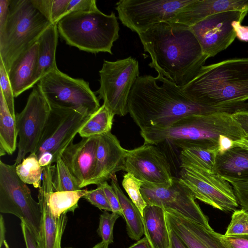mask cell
I'll return each instance as SVG.
<instances>
[{
  "instance_id": "6da1fadb",
  "label": "cell",
  "mask_w": 248,
  "mask_h": 248,
  "mask_svg": "<svg viewBox=\"0 0 248 248\" xmlns=\"http://www.w3.org/2000/svg\"><path fill=\"white\" fill-rule=\"evenodd\" d=\"M245 109L243 102L210 106L195 102L180 87L158 74L139 76L128 99V113L140 131L164 127L193 114L227 113L233 114Z\"/></svg>"
},
{
  "instance_id": "7a4b0ae2",
  "label": "cell",
  "mask_w": 248,
  "mask_h": 248,
  "mask_svg": "<svg viewBox=\"0 0 248 248\" xmlns=\"http://www.w3.org/2000/svg\"><path fill=\"white\" fill-rule=\"evenodd\" d=\"M148 64L180 87L189 83L208 58L189 27L165 21L138 34Z\"/></svg>"
},
{
  "instance_id": "3957f363",
  "label": "cell",
  "mask_w": 248,
  "mask_h": 248,
  "mask_svg": "<svg viewBox=\"0 0 248 248\" xmlns=\"http://www.w3.org/2000/svg\"><path fill=\"white\" fill-rule=\"evenodd\" d=\"M144 144L157 145L168 141L181 150L192 146L218 149L225 137L234 142L246 135L232 114L215 113L184 117L169 126L151 127L140 131Z\"/></svg>"
},
{
  "instance_id": "277c9868",
  "label": "cell",
  "mask_w": 248,
  "mask_h": 248,
  "mask_svg": "<svg viewBox=\"0 0 248 248\" xmlns=\"http://www.w3.org/2000/svg\"><path fill=\"white\" fill-rule=\"evenodd\" d=\"M180 88L195 102L206 105L245 102L248 100V58L203 65Z\"/></svg>"
},
{
  "instance_id": "5b68a950",
  "label": "cell",
  "mask_w": 248,
  "mask_h": 248,
  "mask_svg": "<svg viewBox=\"0 0 248 248\" xmlns=\"http://www.w3.org/2000/svg\"><path fill=\"white\" fill-rule=\"evenodd\" d=\"M56 24L59 34L67 45L92 53L113 54L112 47L120 30L115 13L106 15L98 9L72 12Z\"/></svg>"
},
{
  "instance_id": "8992f818",
  "label": "cell",
  "mask_w": 248,
  "mask_h": 248,
  "mask_svg": "<svg viewBox=\"0 0 248 248\" xmlns=\"http://www.w3.org/2000/svg\"><path fill=\"white\" fill-rule=\"evenodd\" d=\"M51 24L31 0H11L8 18L0 32V60L8 73Z\"/></svg>"
},
{
  "instance_id": "52a82bcc",
  "label": "cell",
  "mask_w": 248,
  "mask_h": 248,
  "mask_svg": "<svg viewBox=\"0 0 248 248\" xmlns=\"http://www.w3.org/2000/svg\"><path fill=\"white\" fill-rule=\"evenodd\" d=\"M37 85L52 108L74 109L92 115L101 107L88 82L72 78L58 68L44 76Z\"/></svg>"
},
{
  "instance_id": "ba28073f",
  "label": "cell",
  "mask_w": 248,
  "mask_h": 248,
  "mask_svg": "<svg viewBox=\"0 0 248 248\" xmlns=\"http://www.w3.org/2000/svg\"><path fill=\"white\" fill-rule=\"evenodd\" d=\"M100 87L96 91L99 99L114 115L128 113V99L139 76L138 61L132 57L111 62L104 60L99 72Z\"/></svg>"
},
{
  "instance_id": "9c48e42d",
  "label": "cell",
  "mask_w": 248,
  "mask_h": 248,
  "mask_svg": "<svg viewBox=\"0 0 248 248\" xmlns=\"http://www.w3.org/2000/svg\"><path fill=\"white\" fill-rule=\"evenodd\" d=\"M16 166L0 160V212L18 217L30 228L37 239L41 216L40 205L17 175Z\"/></svg>"
},
{
  "instance_id": "30bf717a",
  "label": "cell",
  "mask_w": 248,
  "mask_h": 248,
  "mask_svg": "<svg viewBox=\"0 0 248 248\" xmlns=\"http://www.w3.org/2000/svg\"><path fill=\"white\" fill-rule=\"evenodd\" d=\"M179 179L192 191L195 199L225 212L234 211L238 202L232 186L220 176L180 157Z\"/></svg>"
},
{
  "instance_id": "8fae6325",
  "label": "cell",
  "mask_w": 248,
  "mask_h": 248,
  "mask_svg": "<svg viewBox=\"0 0 248 248\" xmlns=\"http://www.w3.org/2000/svg\"><path fill=\"white\" fill-rule=\"evenodd\" d=\"M140 192L147 204L159 206L165 211L174 212L208 229H213L191 190L178 178L173 176L171 185L169 186L143 182Z\"/></svg>"
},
{
  "instance_id": "7c38bea8",
  "label": "cell",
  "mask_w": 248,
  "mask_h": 248,
  "mask_svg": "<svg viewBox=\"0 0 248 248\" xmlns=\"http://www.w3.org/2000/svg\"><path fill=\"white\" fill-rule=\"evenodd\" d=\"M192 0H120L115 9L121 23L138 34L169 21Z\"/></svg>"
},
{
  "instance_id": "4fadbf2b",
  "label": "cell",
  "mask_w": 248,
  "mask_h": 248,
  "mask_svg": "<svg viewBox=\"0 0 248 248\" xmlns=\"http://www.w3.org/2000/svg\"><path fill=\"white\" fill-rule=\"evenodd\" d=\"M91 115L80 111L51 107L48 118L35 151L38 157L44 152L53 155L55 163Z\"/></svg>"
},
{
  "instance_id": "5bb4252c",
  "label": "cell",
  "mask_w": 248,
  "mask_h": 248,
  "mask_svg": "<svg viewBox=\"0 0 248 248\" xmlns=\"http://www.w3.org/2000/svg\"><path fill=\"white\" fill-rule=\"evenodd\" d=\"M51 110V107L37 85L29 96L24 109L16 115L19 137L15 164H20L28 153H35Z\"/></svg>"
},
{
  "instance_id": "9a60e30c",
  "label": "cell",
  "mask_w": 248,
  "mask_h": 248,
  "mask_svg": "<svg viewBox=\"0 0 248 248\" xmlns=\"http://www.w3.org/2000/svg\"><path fill=\"white\" fill-rule=\"evenodd\" d=\"M248 12L229 11L209 16L191 26L202 52L208 58L226 49L237 37L236 28Z\"/></svg>"
},
{
  "instance_id": "2e32d148",
  "label": "cell",
  "mask_w": 248,
  "mask_h": 248,
  "mask_svg": "<svg viewBox=\"0 0 248 248\" xmlns=\"http://www.w3.org/2000/svg\"><path fill=\"white\" fill-rule=\"evenodd\" d=\"M156 145L144 143L127 150L124 170L143 183L169 186L173 177L170 164L166 155Z\"/></svg>"
},
{
  "instance_id": "e0dca14e",
  "label": "cell",
  "mask_w": 248,
  "mask_h": 248,
  "mask_svg": "<svg viewBox=\"0 0 248 248\" xmlns=\"http://www.w3.org/2000/svg\"><path fill=\"white\" fill-rule=\"evenodd\" d=\"M54 165L43 167V183L38 190V202L41 216L40 230L36 239L39 248H62L61 241L67 225L66 214L56 217L52 214L47 203L49 187L52 185Z\"/></svg>"
},
{
  "instance_id": "ac0fdd59",
  "label": "cell",
  "mask_w": 248,
  "mask_h": 248,
  "mask_svg": "<svg viewBox=\"0 0 248 248\" xmlns=\"http://www.w3.org/2000/svg\"><path fill=\"white\" fill-rule=\"evenodd\" d=\"M127 151L111 132L98 136L95 168L87 186L107 182L116 172L124 170Z\"/></svg>"
},
{
  "instance_id": "d6986e66",
  "label": "cell",
  "mask_w": 248,
  "mask_h": 248,
  "mask_svg": "<svg viewBox=\"0 0 248 248\" xmlns=\"http://www.w3.org/2000/svg\"><path fill=\"white\" fill-rule=\"evenodd\" d=\"M168 227L187 248H230L222 234L191 221L174 212L165 211Z\"/></svg>"
},
{
  "instance_id": "ffe728a7",
  "label": "cell",
  "mask_w": 248,
  "mask_h": 248,
  "mask_svg": "<svg viewBox=\"0 0 248 248\" xmlns=\"http://www.w3.org/2000/svg\"><path fill=\"white\" fill-rule=\"evenodd\" d=\"M98 140V136L82 138L78 142L70 144L61 155L81 189L87 186L93 174Z\"/></svg>"
},
{
  "instance_id": "44dd1931",
  "label": "cell",
  "mask_w": 248,
  "mask_h": 248,
  "mask_svg": "<svg viewBox=\"0 0 248 248\" xmlns=\"http://www.w3.org/2000/svg\"><path fill=\"white\" fill-rule=\"evenodd\" d=\"M234 10L248 12V0H192L168 22L190 27L209 16Z\"/></svg>"
},
{
  "instance_id": "7402d4cb",
  "label": "cell",
  "mask_w": 248,
  "mask_h": 248,
  "mask_svg": "<svg viewBox=\"0 0 248 248\" xmlns=\"http://www.w3.org/2000/svg\"><path fill=\"white\" fill-rule=\"evenodd\" d=\"M214 172L229 183L248 181V150L233 146L218 153Z\"/></svg>"
},
{
  "instance_id": "603a6c76",
  "label": "cell",
  "mask_w": 248,
  "mask_h": 248,
  "mask_svg": "<svg viewBox=\"0 0 248 248\" xmlns=\"http://www.w3.org/2000/svg\"><path fill=\"white\" fill-rule=\"evenodd\" d=\"M38 48L36 42L15 61L8 73L15 97L36 83Z\"/></svg>"
},
{
  "instance_id": "cb8c5ba5",
  "label": "cell",
  "mask_w": 248,
  "mask_h": 248,
  "mask_svg": "<svg viewBox=\"0 0 248 248\" xmlns=\"http://www.w3.org/2000/svg\"><path fill=\"white\" fill-rule=\"evenodd\" d=\"M145 236L152 248H170L165 211L155 205L146 206L142 212Z\"/></svg>"
},
{
  "instance_id": "d4e9b609",
  "label": "cell",
  "mask_w": 248,
  "mask_h": 248,
  "mask_svg": "<svg viewBox=\"0 0 248 248\" xmlns=\"http://www.w3.org/2000/svg\"><path fill=\"white\" fill-rule=\"evenodd\" d=\"M56 24H51L38 38L37 66L35 82L50 72L58 68L56 63V51L58 41Z\"/></svg>"
},
{
  "instance_id": "484cf974",
  "label": "cell",
  "mask_w": 248,
  "mask_h": 248,
  "mask_svg": "<svg viewBox=\"0 0 248 248\" xmlns=\"http://www.w3.org/2000/svg\"><path fill=\"white\" fill-rule=\"evenodd\" d=\"M111 186L117 195L126 222V229L129 237L138 241L144 234L142 216L137 207L122 190L116 174L110 179Z\"/></svg>"
},
{
  "instance_id": "4316f807",
  "label": "cell",
  "mask_w": 248,
  "mask_h": 248,
  "mask_svg": "<svg viewBox=\"0 0 248 248\" xmlns=\"http://www.w3.org/2000/svg\"><path fill=\"white\" fill-rule=\"evenodd\" d=\"M18 136L16 119L12 116L0 93V155H12L16 150Z\"/></svg>"
},
{
  "instance_id": "83f0119b",
  "label": "cell",
  "mask_w": 248,
  "mask_h": 248,
  "mask_svg": "<svg viewBox=\"0 0 248 248\" xmlns=\"http://www.w3.org/2000/svg\"><path fill=\"white\" fill-rule=\"evenodd\" d=\"M87 189L73 191H55L52 185L49 188L47 203L52 214L60 217L68 212H74L78 208L79 199L83 197Z\"/></svg>"
},
{
  "instance_id": "f1b7e54d",
  "label": "cell",
  "mask_w": 248,
  "mask_h": 248,
  "mask_svg": "<svg viewBox=\"0 0 248 248\" xmlns=\"http://www.w3.org/2000/svg\"><path fill=\"white\" fill-rule=\"evenodd\" d=\"M114 115L102 105L78 132L81 138L100 136L111 132Z\"/></svg>"
},
{
  "instance_id": "f546056e",
  "label": "cell",
  "mask_w": 248,
  "mask_h": 248,
  "mask_svg": "<svg viewBox=\"0 0 248 248\" xmlns=\"http://www.w3.org/2000/svg\"><path fill=\"white\" fill-rule=\"evenodd\" d=\"M218 149L201 146H192L181 150L180 157L211 172L215 167Z\"/></svg>"
},
{
  "instance_id": "4dcf8cb0",
  "label": "cell",
  "mask_w": 248,
  "mask_h": 248,
  "mask_svg": "<svg viewBox=\"0 0 248 248\" xmlns=\"http://www.w3.org/2000/svg\"><path fill=\"white\" fill-rule=\"evenodd\" d=\"M16 171L19 178L26 184L35 188L41 186V176L43 167L39 164L35 153H31L16 166Z\"/></svg>"
},
{
  "instance_id": "1f68e13d",
  "label": "cell",
  "mask_w": 248,
  "mask_h": 248,
  "mask_svg": "<svg viewBox=\"0 0 248 248\" xmlns=\"http://www.w3.org/2000/svg\"><path fill=\"white\" fill-rule=\"evenodd\" d=\"M54 165L52 183L55 191H73L81 188L77 179L60 157Z\"/></svg>"
},
{
  "instance_id": "d6a6232c",
  "label": "cell",
  "mask_w": 248,
  "mask_h": 248,
  "mask_svg": "<svg viewBox=\"0 0 248 248\" xmlns=\"http://www.w3.org/2000/svg\"><path fill=\"white\" fill-rule=\"evenodd\" d=\"M70 0H31V1L52 24H57L65 16Z\"/></svg>"
},
{
  "instance_id": "836d02e7",
  "label": "cell",
  "mask_w": 248,
  "mask_h": 248,
  "mask_svg": "<svg viewBox=\"0 0 248 248\" xmlns=\"http://www.w3.org/2000/svg\"><path fill=\"white\" fill-rule=\"evenodd\" d=\"M122 186L128 194L130 200L137 207L142 216V212L147 205L140 192L143 182L129 173L124 174Z\"/></svg>"
},
{
  "instance_id": "e575fe53",
  "label": "cell",
  "mask_w": 248,
  "mask_h": 248,
  "mask_svg": "<svg viewBox=\"0 0 248 248\" xmlns=\"http://www.w3.org/2000/svg\"><path fill=\"white\" fill-rule=\"evenodd\" d=\"M248 235V211L235 210L224 234L226 236Z\"/></svg>"
},
{
  "instance_id": "d590c367",
  "label": "cell",
  "mask_w": 248,
  "mask_h": 248,
  "mask_svg": "<svg viewBox=\"0 0 248 248\" xmlns=\"http://www.w3.org/2000/svg\"><path fill=\"white\" fill-rule=\"evenodd\" d=\"M120 216L116 213H109L104 211L99 217L97 232L102 241L110 244L113 242V230L115 223Z\"/></svg>"
},
{
  "instance_id": "8d00e7d4",
  "label": "cell",
  "mask_w": 248,
  "mask_h": 248,
  "mask_svg": "<svg viewBox=\"0 0 248 248\" xmlns=\"http://www.w3.org/2000/svg\"><path fill=\"white\" fill-rule=\"evenodd\" d=\"M0 93L3 95L8 108L12 116L16 119L14 106V95L9 80L8 72L2 62L0 60Z\"/></svg>"
},
{
  "instance_id": "74e56055",
  "label": "cell",
  "mask_w": 248,
  "mask_h": 248,
  "mask_svg": "<svg viewBox=\"0 0 248 248\" xmlns=\"http://www.w3.org/2000/svg\"><path fill=\"white\" fill-rule=\"evenodd\" d=\"M83 198L100 210L112 212L104 190L100 185H97V188L94 189L87 190Z\"/></svg>"
},
{
  "instance_id": "f35d334b",
  "label": "cell",
  "mask_w": 248,
  "mask_h": 248,
  "mask_svg": "<svg viewBox=\"0 0 248 248\" xmlns=\"http://www.w3.org/2000/svg\"><path fill=\"white\" fill-rule=\"evenodd\" d=\"M97 9L95 0H70L65 16L72 12H89Z\"/></svg>"
},
{
  "instance_id": "ab89813d",
  "label": "cell",
  "mask_w": 248,
  "mask_h": 248,
  "mask_svg": "<svg viewBox=\"0 0 248 248\" xmlns=\"http://www.w3.org/2000/svg\"><path fill=\"white\" fill-rule=\"evenodd\" d=\"M232 186L238 203L248 211V181L230 183Z\"/></svg>"
},
{
  "instance_id": "60d3db41",
  "label": "cell",
  "mask_w": 248,
  "mask_h": 248,
  "mask_svg": "<svg viewBox=\"0 0 248 248\" xmlns=\"http://www.w3.org/2000/svg\"><path fill=\"white\" fill-rule=\"evenodd\" d=\"M100 185L103 188L106 197L111 207L112 213L118 214L123 217V212L118 197L111 185L105 182Z\"/></svg>"
},
{
  "instance_id": "b9f144b4",
  "label": "cell",
  "mask_w": 248,
  "mask_h": 248,
  "mask_svg": "<svg viewBox=\"0 0 248 248\" xmlns=\"http://www.w3.org/2000/svg\"><path fill=\"white\" fill-rule=\"evenodd\" d=\"M223 238L230 248H248V235L233 236L223 235Z\"/></svg>"
},
{
  "instance_id": "7bdbcfd3",
  "label": "cell",
  "mask_w": 248,
  "mask_h": 248,
  "mask_svg": "<svg viewBox=\"0 0 248 248\" xmlns=\"http://www.w3.org/2000/svg\"><path fill=\"white\" fill-rule=\"evenodd\" d=\"M20 226L26 248H39L36 237L30 228L22 221H21Z\"/></svg>"
},
{
  "instance_id": "ee69618b",
  "label": "cell",
  "mask_w": 248,
  "mask_h": 248,
  "mask_svg": "<svg viewBox=\"0 0 248 248\" xmlns=\"http://www.w3.org/2000/svg\"><path fill=\"white\" fill-rule=\"evenodd\" d=\"M232 116L245 134L244 139L248 141V111L237 112L232 114Z\"/></svg>"
},
{
  "instance_id": "f6af8a7d",
  "label": "cell",
  "mask_w": 248,
  "mask_h": 248,
  "mask_svg": "<svg viewBox=\"0 0 248 248\" xmlns=\"http://www.w3.org/2000/svg\"><path fill=\"white\" fill-rule=\"evenodd\" d=\"M11 0H0V32L2 31L7 22Z\"/></svg>"
},
{
  "instance_id": "bcb514c9",
  "label": "cell",
  "mask_w": 248,
  "mask_h": 248,
  "mask_svg": "<svg viewBox=\"0 0 248 248\" xmlns=\"http://www.w3.org/2000/svg\"><path fill=\"white\" fill-rule=\"evenodd\" d=\"M168 229L170 238V248H187L171 229L169 228Z\"/></svg>"
},
{
  "instance_id": "7dc6e473",
  "label": "cell",
  "mask_w": 248,
  "mask_h": 248,
  "mask_svg": "<svg viewBox=\"0 0 248 248\" xmlns=\"http://www.w3.org/2000/svg\"><path fill=\"white\" fill-rule=\"evenodd\" d=\"M0 248L3 246L5 248H10L5 239L6 229L4 220L2 215L0 216Z\"/></svg>"
},
{
  "instance_id": "c3c4849f",
  "label": "cell",
  "mask_w": 248,
  "mask_h": 248,
  "mask_svg": "<svg viewBox=\"0 0 248 248\" xmlns=\"http://www.w3.org/2000/svg\"><path fill=\"white\" fill-rule=\"evenodd\" d=\"M38 158L39 164L42 167H45L52 164L53 155L50 152H44Z\"/></svg>"
},
{
  "instance_id": "681fc988",
  "label": "cell",
  "mask_w": 248,
  "mask_h": 248,
  "mask_svg": "<svg viewBox=\"0 0 248 248\" xmlns=\"http://www.w3.org/2000/svg\"><path fill=\"white\" fill-rule=\"evenodd\" d=\"M237 38L243 41H248V26L239 24L236 28Z\"/></svg>"
},
{
  "instance_id": "f907efd6",
  "label": "cell",
  "mask_w": 248,
  "mask_h": 248,
  "mask_svg": "<svg viewBox=\"0 0 248 248\" xmlns=\"http://www.w3.org/2000/svg\"><path fill=\"white\" fill-rule=\"evenodd\" d=\"M128 248H152L147 239L145 236L137 241L135 243Z\"/></svg>"
},
{
  "instance_id": "816d5d0a",
  "label": "cell",
  "mask_w": 248,
  "mask_h": 248,
  "mask_svg": "<svg viewBox=\"0 0 248 248\" xmlns=\"http://www.w3.org/2000/svg\"><path fill=\"white\" fill-rule=\"evenodd\" d=\"M233 146H238L248 150V141L244 139L237 141L233 142Z\"/></svg>"
},
{
  "instance_id": "f5cc1de1",
  "label": "cell",
  "mask_w": 248,
  "mask_h": 248,
  "mask_svg": "<svg viewBox=\"0 0 248 248\" xmlns=\"http://www.w3.org/2000/svg\"><path fill=\"white\" fill-rule=\"evenodd\" d=\"M108 244L102 241L96 244L92 248H108Z\"/></svg>"
},
{
  "instance_id": "db71d44e",
  "label": "cell",
  "mask_w": 248,
  "mask_h": 248,
  "mask_svg": "<svg viewBox=\"0 0 248 248\" xmlns=\"http://www.w3.org/2000/svg\"><path fill=\"white\" fill-rule=\"evenodd\" d=\"M73 248L70 247V248Z\"/></svg>"
}]
</instances>
